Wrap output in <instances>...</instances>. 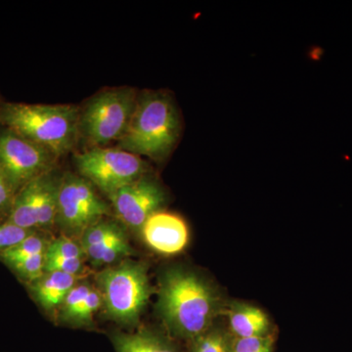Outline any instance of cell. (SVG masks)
<instances>
[{"label": "cell", "mask_w": 352, "mask_h": 352, "mask_svg": "<svg viewBox=\"0 0 352 352\" xmlns=\"http://www.w3.org/2000/svg\"><path fill=\"white\" fill-rule=\"evenodd\" d=\"M97 282L108 317L122 324L138 320L151 296L144 263L124 261L101 272Z\"/></svg>", "instance_id": "5b68a950"}, {"label": "cell", "mask_w": 352, "mask_h": 352, "mask_svg": "<svg viewBox=\"0 0 352 352\" xmlns=\"http://www.w3.org/2000/svg\"><path fill=\"white\" fill-rule=\"evenodd\" d=\"M34 232L36 231L21 228L8 220H0V254L19 244Z\"/></svg>", "instance_id": "ffe728a7"}, {"label": "cell", "mask_w": 352, "mask_h": 352, "mask_svg": "<svg viewBox=\"0 0 352 352\" xmlns=\"http://www.w3.org/2000/svg\"><path fill=\"white\" fill-rule=\"evenodd\" d=\"M157 307L173 335L193 340L214 325L221 302L215 289L198 274L171 268L162 278Z\"/></svg>", "instance_id": "6da1fadb"}, {"label": "cell", "mask_w": 352, "mask_h": 352, "mask_svg": "<svg viewBox=\"0 0 352 352\" xmlns=\"http://www.w3.org/2000/svg\"><path fill=\"white\" fill-rule=\"evenodd\" d=\"M55 159L19 134L7 129L0 131V170L14 197L32 180L50 173Z\"/></svg>", "instance_id": "ba28073f"}, {"label": "cell", "mask_w": 352, "mask_h": 352, "mask_svg": "<svg viewBox=\"0 0 352 352\" xmlns=\"http://www.w3.org/2000/svg\"><path fill=\"white\" fill-rule=\"evenodd\" d=\"M118 219L133 230H141L166 201L164 187L147 175L108 196Z\"/></svg>", "instance_id": "30bf717a"}, {"label": "cell", "mask_w": 352, "mask_h": 352, "mask_svg": "<svg viewBox=\"0 0 352 352\" xmlns=\"http://www.w3.org/2000/svg\"><path fill=\"white\" fill-rule=\"evenodd\" d=\"M50 243L43 233L36 231L19 244L0 254V261L6 266H9L36 254H46Z\"/></svg>", "instance_id": "2e32d148"}, {"label": "cell", "mask_w": 352, "mask_h": 352, "mask_svg": "<svg viewBox=\"0 0 352 352\" xmlns=\"http://www.w3.org/2000/svg\"><path fill=\"white\" fill-rule=\"evenodd\" d=\"M46 256L69 259H83L85 254L80 244H78L68 236L63 235L50 243Z\"/></svg>", "instance_id": "d6986e66"}, {"label": "cell", "mask_w": 352, "mask_h": 352, "mask_svg": "<svg viewBox=\"0 0 352 352\" xmlns=\"http://www.w3.org/2000/svg\"><path fill=\"white\" fill-rule=\"evenodd\" d=\"M82 270L83 259H69L45 256L44 273L62 272L80 276Z\"/></svg>", "instance_id": "603a6c76"}, {"label": "cell", "mask_w": 352, "mask_h": 352, "mask_svg": "<svg viewBox=\"0 0 352 352\" xmlns=\"http://www.w3.org/2000/svg\"><path fill=\"white\" fill-rule=\"evenodd\" d=\"M80 109L74 105L6 103L0 124L55 157L68 154L78 138Z\"/></svg>", "instance_id": "3957f363"}, {"label": "cell", "mask_w": 352, "mask_h": 352, "mask_svg": "<svg viewBox=\"0 0 352 352\" xmlns=\"http://www.w3.org/2000/svg\"><path fill=\"white\" fill-rule=\"evenodd\" d=\"M80 276L62 272L44 273L43 276L27 285L30 294L45 311L61 307L65 298L76 286Z\"/></svg>", "instance_id": "7c38bea8"}, {"label": "cell", "mask_w": 352, "mask_h": 352, "mask_svg": "<svg viewBox=\"0 0 352 352\" xmlns=\"http://www.w3.org/2000/svg\"><path fill=\"white\" fill-rule=\"evenodd\" d=\"M182 132V119L168 92L139 94L131 122L118 147L139 157L163 162L173 151Z\"/></svg>", "instance_id": "7a4b0ae2"}, {"label": "cell", "mask_w": 352, "mask_h": 352, "mask_svg": "<svg viewBox=\"0 0 352 352\" xmlns=\"http://www.w3.org/2000/svg\"><path fill=\"white\" fill-rule=\"evenodd\" d=\"M101 305L102 296L98 289H91L82 305L76 310L69 323L75 324V325H87L94 318V315L98 311Z\"/></svg>", "instance_id": "ac0fdd59"}, {"label": "cell", "mask_w": 352, "mask_h": 352, "mask_svg": "<svg viewBox=\"0 0 352 352\" xmlns=\"http://www.w3.org/2000/svg\"><path fill=\"white\" fill-rule=\"evenodd\" d=\"M109 214V207L87 179L67 173L60 178L56 224L66 236H80Z\"/></svg>", "instance_id": "52a82bcc"}, {"label": "cell", "mask_w": 352, "mask_h": 352, "mask_svg": "<svg viewBox=\"0 0 352 352\" xmlns=\"http://www.w3.org/2000/svg\"><path fill=\"white\" fill-rule=\"evenodd\" d=\"M192 352H232V338L223 329L214 325L192 340Z\"/></svg>", "instance_id": "e0dca14e"}, {"label": "cell", "mask_w": 352, "mask_h": 352, "mask_svg": "<svg viewBox=\"0 0 352 352\" xmlns=\"http://www.w3.org/2000/svg\"><path fill=\"white\" fill-rule=\"evenodd\" d=\"M272 336L238 339L232 338V352H272Z\"/></svg>", "instance_id": "7402d4cb"}, {"label": "cell", "mask_w": 352, "mask_h": 352, "mask_svg": "<svg viewBox=\"0 0 352 352\" xmlns=\"http://www.w3.org/2000/svg\"><path fill=\"white\" fill-rule=\"evenodd\" d=\"M76 168L80 176L107 196L131 184L148 170L142 157L117 148H89L76 155Z\"/></svg>", "instance_id": "8992f818"}, {"label": "cell", "mask_w": 352, "mask_h": 352, "mask_svg": "<svg viewBox=\"0 0 352 352\" xmlns=\"http://www.w3.org/2000/svg\"><path fill=\"white\" fill-rule=\"evenodd\" d=\"M146 245L157 254L175 256L189 243V229L180 215L159 210L149 217L140 230Z\"/></svg>", "instance_id": "8fae6325"}, {"label": "cell", "mask_w": 352, "mask_h": 352, "mask_svg": "<svg viewBox=\"0 0 352 352\" xmlns=\"http://www.w3.org/2000/svg\"><path fill=\"white\" fill-rule=\"evenodd\" d=\"M0 220H6L3 217H2L1 214H0Z\"/></svg>", "instance_id": "d4e9b609"}, {"label": "cell", "mask_w": 352, "mask_h": 352, "mask_svg": "<svg viewBox=\"0 0 352 352\" xmlns=\"http://www.w3.org/2000/svg\"><path fill=\"white\" fill-rule=\"evenodd\" d=\"M60 178L44 173L16 194L7 220L21 228L46 231L56 224Z\"/></svg>", "instance_id": "9c48e42d"}, {"label": "cell", "mask_w": 352, "mask_h": 352, "mask_svg": "<svg viewBox=\"0 0 352 352\" xmlns=\"http://www.w3.org/2000/svg\"><path fill=\"white\" fill-rule=\"evenodd\" d=\"M85 254L92 264L101 266L112 264L124 256H129L132 254V250L124 229L120 227L117 232L113 233L100 244L85 249Z\"/></svg>", "instance_id": "9a60e30c"}, {"label": "cell", "mask_w": 352, "mask_h": 352, "mask_svg": "<svg viewBox=\"0 0 352 352\" xmlns=\"http://www.w3.org/2000/svg\"><path fill=\"white\" fill-rule=\"evenodd\" d=\"M113 344L116 352H178L170 340L149 331L116 333Z\"/></svg>", "instance_id": "5bb4252c"}, {"label": "cell", "mask_w": 352, "mask_h": 352, "mask_svg": "<svg viewBox=\"0 0 352 352\" xmlns=\"http://www.w3.org/2000/svg\"><path fill=\"white\" fill-rule=\"evenodd\" d=\"M91 289L89 285L83 283L76 285L69 291L66 298H65L63 305H62V319H63V321L69 323V319L72 318L78 307L82 305Z\"/></svg>", "instance_id": "44dd1931"}, {"label": "cell", "mask_w": 352, "mask_h": 352, "mask_svg": "<svg viewBox=\"0 0 352 352\" xmlns=\"http://www.w3.org/2000/svg\"><path fill=\"white\" fill-rule=\"evenodd\" d=\"M138 97L131 87L113 88L95 95L80 110L78 138L90 148L119 141L131 122Z\"/></svg>", "instance_id": "277c9868"}, {"label": "cell", "mask_w": 352, "mask_h": 352, "mask_svg": "<svg viewBox=\"0 0 352 352\" xmlns=\"http://www.w3.org/2000/svg\"><path fill=\"white\" fill-rule=\"evenodd\" d=\"M228 320L233 338L247 339L270 335V318L263 310L254 305L233 303L228 309Z\"/></svg>", "instance_id": "4fadbf2b"}, {"label": "cell", "mask_w": 352, "mask_h": 352, "mask_svg": "<svg viewBox=\"0 0 352 352\" xmlns=\"http://www.w3.org/2000/svg\"><path fill=\"white\" fill-rule=\"evenodd\" d=\"M14 195L7 183L3 173L0 170V214L7 219L12 207Z\"/></svg>", "instance_id": "cb8c5ba5"}]
</instances>
